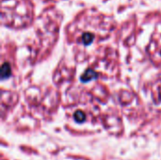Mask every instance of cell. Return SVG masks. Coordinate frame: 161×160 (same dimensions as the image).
Instances as JSON below:
<instances>
[{
	"mask_svg": "<svg viewBox=\"0 0 161 160\" xmlns=\"http://www.w3.org/2000/svg\"><path fill=\"white\" fill-rule=\"evenodd\" d=\"M11 73H12V70H11L10 64H8V63L3 64L2 65V68H1V76L3 78H6V77L10 76Z\"/></svg>",
	"mask_w": 161,
	"mask_h": 160,
	"instance_id": "1",
	"label": "cell"
},
{
	"mask_svg": "<svg viewBox=\"0 0 161 160\" xmlns=\"http://www.w3.org/2000/svg\"><path fill=\"white\" fill-rule=\"evenodd\" d=\"M75 119L77 122H82L85 120V114L82 111H76L75 114Z\"/></svg>",
	"mask_w": 161,
	"mask_h": 160,
	"instance_id": "2",
	"label": "cell"
}]
</instances>
